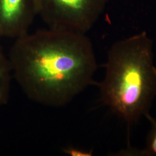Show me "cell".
Segmentation results:
<instances>
[{"mask_svg": "<svg viewBox=\"0 0 156 156\" xmlns=\"http://www.w3.org/2000/svg\"><path fill=\"white\" fill-rule=\"evenodd\" d=\"M101 102L131 124L147 116L156 97L153 42L145 32L115 43L108 51Z\"/></svg>", "mask_w": 156, "mask_h": 156, "instance_id": "obj_2", "label": "cell"}, {"mask_svg": "<svg viewBox=\"0 0 156 156\" xmlns=\"http://www.w3.org/2000/svg\"><path fill=\"white\" fill-rule=\"evenodd\" d=\"M146 117L151 123V129L148 135L146 153L151 155L156 156V119L147 115Z\"/></svg>", "mask_w": 156, "mask_h": 156, "instance_id": "obj_6", "label": "cell"}, {"mask_svg": "<svg viewBox=\"0 0 156 156\" xmlns=\"http://www.w3.org/2000/svg\"><path fill=\"white\" fill-rule=\"evenodd\" d=\"M64 151L67 154L71 156H90L92 155V153L91 151H83L73 147H67Z\"/></svg>", "mask_w": 156, "mask_h": 156, "instance_id": "obj_7", "label": "cell"}, {"mask_svg": "<svg viewBox=\"0 0 156 156\" xmlns=\"http://www.w3.org/2000/svg\"><path fill=\"white\" fill-rule=\"evenodd\" d=\"M8 58L28 98L53 107L67 105L93 83L97 67L86 34L49 28L15 39Z\"/></svg>", "mask_w": 156, "mask_h": 156, "instance_id": "obj_1", "label": "cell"}, {"mask_svg": "<svg viewBox=\"0 0 156 156\" xmlns=\"http://www.w3.org/2000/svg\"><path fill=\"white\" fill-rule=\"evenodd\" d=\"M108 0H36L38 16L49 28L86 34L105 9Z\"/></svg>", "mask_w": 156, "mask_h": 156, "instance_id": "obj_3", "label": "cell"}, {"mask_svg": "<svg viewBox=\"0 0 156 156\" xmlns=\"http://www.w3.org/2000/svg\"><path fill=\"white\" fill-rule=\"evenodd\" d=\"M12 68L11 64L0 46V108L7 103L9 98Z\"/></svg>", "mask_w": 156, "mask_h": 156, "instance_id": "obj_5", "label": "cell"}, {"mask_svg": "<svg viewBox=\"0 0 156 156\" xmlns=\"http://www.w3.org/2000/svg\"><path fill=\"white\" fill-rule=\"evenodd\" d=\"M37 16L36 0H0V36L16 39L26 35Z\"/></svg>", "mask_w": 156, "mask_h": 156, "instance_id": "obj_4", "label": "cell"}]
</instances>
